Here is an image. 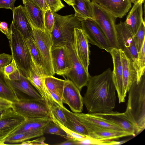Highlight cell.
<instances>
[{"instance_id":"obj_3","label":"cell","mask_w":145,"mask_h":145,"mask_svg":"<svg viewBox=\"0 0 145 145\" xmlns=\"http://www.w3.org/2000/svg\"><path fill=\"white\" fill-rule=\"evenodd\" d=\"M9 29L10 34L8 39L12 58L20 72L27 77L33 62L25 39L12 23Z\"/></svg>"},{"instance_id":"obj_34","label":"cell","mask_w":145,"mask_h":145,"mask_svg":"<svg viewBox=\"0 0 145 145\" xmlns=\"http://www.w3.org/2000/svg\"><path fill=\"white\" fill-rule=\"evenodd\" d=\"M145 41L140 51L138 52L137 59L134 63V67L137 72V82L140 80L142 76L145 73Z\"/></svg>"},{"instance_id":"obj_27","label":"cell","mask_w":145,"mask_h":145,"mask_svg":"<svg viewBox=\"0 0 145 145\" xmlns=\"http://www.w3.org/2000/svg\"><path fill=\"white\" fill-rule=\"evenodd\" d=\"M51 120L44 118L25 119L24 121L14 130L9 135L19 133L42 129Z\"/></svg>"},{"instance_id":"obj_17","label":"cell","mask_w":145,"mask_h":145,"mask_svg":"<svg viewBox=\"0 0 145 145\" xmlns=\"http://www.w3.org/2000/svg\"><path fill=\"white\" fill-rule=\"evenodd\" d=\"M13 18L12 23L25 39L32 38V27L24 6L20 5L12 10Z\"/></svg>"},{"instance_id":"obj_51","label":"cell","mask_w":145,"mask_h":145,"mask_svg":"<svg viewBox=\"0 0 145 145\" xmlns=\"http://www.w3.org/2000/svg\"><path fill=\"white\" fill-rule=\"evenodd\" d=\"M139 2L143 3L144 1L145 0H138Z\"/></svg>"},{"instance_id":"obj_21","label":"cell","mask_w":145,"mask_h":145,"mask_svg":"<svg viewBox=\"0 0 145 145\" xmlns=\"http://www.w3.org/2000/svg\"><path fill=\"white\" fill-rule=\"evenodd\" d=\"M99 115L120 127L125 132L136 135L134 125L125 116L124 112L120 113L113 111L103 113L94 114Z\"/></svg>"},{"instance_id":"obj_33","label":"cell","mask_w":145,"mask_h":145,"mask_svg":"<svg viewBox=\"0 0 145 145\" xmlns=\"http://www.w3.org/2000/svg\"><path fill=\"white\" fill-rule=\"evenodd\" d=\"M46 103L49 109L51 117L54 118L64 125L66 123L65 116L60 106L51 96Z\"/></svg>"},{"instance_id":"obj_37","label":"cell","mask_w":145,"mask_h":145,"mask_svg":"<svg viewBox=\"0 0 145 145\" xmlns=\"http://www.w3.org/2000/svg\"><path fill=\"white\" fill-rule=\"evenodd\" d=\"M51 120L63 129L71 138L80 141L89 137L75 132L69 129L62 124L59 121L53 117H51Z\"/></svg>"},{"instance_id":"obj_12","label":"cell","mask_w":145,"mask_h":145,"mask_svg":"<svg viewBox=\"0 0 145 145\" xmlns=\"http://www.w3.org/2000/svg\"><path fill=\"white\" fill-rule=\"evenodd\" d=\"M72 46L77 57L86 70L88 72L90 54L89 42L82 28H74Z\"/></svg>"},{"instance_id":"obj_24","label":"cell","mask_w":145,"mask_h":145,"mask_svg":"<svg viewBox=\"0 0 145 145\" xmlns=\"http://www.w3.org/2000/svg\"><path fill=\"white\" fill-rule=\"evenodd\" d=\"M133 3L124 22L133 36L136 34L142 22L144 20L143 18L142 3L138 0Z\"/></svg>"},{"instance_id":"obj_13","label":"cell","mask_w":145,"mask_h":145,"mask_svg":"<svg viewBox=\"0 0 145 145\" xmlns=\"http://www.w3.org/2000/svg\"><path fill=\"white\" fill-rule=\"evenodd\" d=\"M25 120L12 108H9L2 115L0 118V145L6 144V138Z\"/></svg>"},{"instance_id":"obj_43","label":"cell","mask_w":145,"mask_h":145,"mask_svg":"<svg viewBox=\"0 0 145 145\" xmlns=\"http://www.w3.org/2000/svg\"><path fill=\"white\" fill-rule=\"evenodd\" d=\"M27 1L39 6L45 11L49 9L45 0H22L23 4H24Z\"/></svg>"},{"instance_id":"obj_8","label":"cell","mask_w":145,"mask_h":145,"mask_svg":"<svg viewBox=\"0 0 145 145\" xmlns=\"http://www.w3.org/2000/svg\"><path fill=\"white\" fill-rule=\"evenodd\" d=\"M115 27L119 49L134 63L137 59L138 52L133 35L124 22L116 24Z\"/></svg>"},{"instance_id":"obj_14","label":"cell","mask_w":145,"mask_h":145,"mask_svg":"<svg viewBox=\"0 0 145 145\" xmlns=\"http://www.w3.org/2000/svg\"><path fill=\"white\" fill-rule=\"evenodd\" d=\"M110 53L112 56L113 65V69L112 71L113 80L119 103H123L125 101L126 94L123 89V67L120 49L112 48Z\"/></svg>"},{"instance_id":"obj_1","label":"cell","mask_w":145,"mask_h":145,"mask_svg":"<svg viewBox=\"0 0 145 145\" xmlns=\"http://www.w3.org/2000/svg\"><path fill=\"white\" fill-rule=\"evenodd\" d=\"M86 86L83 100L88 113H103L113 111L116 106V90L110 68L100 74L89 75Z\"/></svg>"},{"instance_id":"obj_20","label":"cell","mask_w":145,"mask_h":145,"mask_svg":"<svg viewBox=\"0 0 145 145\" xmlns=\"http://www.w3.org/2000/svg\"><path fill=\"white\" fill-rule=\"evenodd\" d=\"M45 74L33 62L31 69L26 78L46 103L51 95L45 84L44 76Z\"/></svg>"},{"instance_id":"obj_15","label":"cell","mask_w":145,"mask_h":145,"mask_svg":"<svg viewBox=\"0 0 145 145\" xmlns=\"http://www.w3.org/2000/svg\"><path fill=\"white\" fill-rule=\"evenodd\" d=\"M80 91L70 80L65 79L62 96L63 103L68 105L72 112H82L83 109V97Z\"/></svg>"},{"instance_id":"obj_52","label":"cell","mask_w":145,"mask_h":145,"mask_svg":"<svg viewBox=\"0 0 145 145\" xmlns=\"http://www.w3.org/2000/svg\"><path fill=\"white\" fill-rule=\"evenodd\" d=\"M138 0H131L132 3H134Z\"/></svg>"},{"instance_id":"obj_40","label":"cell","mask_w":145,"mask_h":145,"mask_svg":"<svg viewBox=\"0 0 145 145\" xmlns=\"http://www.w3.org/2000/svg\"><path fill=\"white\" fill-rule=\"evenodd\" d=\"M18 69L16 63L14 59H12L11 62L3 68L4 73L6 78L14 73Z\"/></svg>"},{"instance_id":"obj_45","label":"cell","mask_w":145,"mask_h":145,"mask_svg":"<svg viewBox=\"0 0 145 145\" xmlns=\"http://www.w3.org/2000/svg\"><path fill=\"white\" fill-rule=\"evenodd\" d=\"M0 31L5 34L7 38H8L10 32L8 25L7 22H0Z\"/></svg>"},{"instance_id":"obj_18","label":"cell","mask_w":145,"mask_h":145,"mask_svg":"<svg viewBox=\"0 0 145 145\" xmlns=\"http://www.w3.org/2000/svg\"><path fill=\"white\" fill-rule=\"evenodd\" d=\"M112 15L116 18L126 15L131 7V0H91Z\"/></svg>"},{"instance_id":"obj_25","label":"cell","mask_w":145,"mask_h":145,"mask_svg":"<svg viewBox=\"0 0 145 145\" xmlns=\"http://www.w3.org/2000/svg\"><path fill=\"white\" fill-rule=\"evenodd\" d=\"M89 137L101 141L110 140L129 136L133 134L124 131L106 129H94L88 131Z\"/></svg>"},{"instance_id":"obj_7","label":"cell","mask_w":145,"mask_h":145,"mask_svg":"<svg viewBox=\"0 0 145 145\" xmlns=\"http://www.w3.org/2000/svg\"><path fill=\"white\" fill-rule=\"evenodd\" d=\"M33 27L32 39L40 52L46 74L54 76L52 67L51 50L52 42L50 33L46 31H42Z\"/></svg>"},{"instance_id":"obj_10","label":"cell","mask_w":145,"mask_h":145,"mask_svg":"<svg viewBox=\"0 0 145 145\" xmlns=\"http://www.w3.org/2000/svg\"><path fill=\"white\" fill-rule=\"evenodd\" d=\"M82 29L85 33L89 43L110 53L112 48L103 31L93 20L87 19L81 22Z\"/></svg>"},{"instance_id":"obj_6","label":"cell","mask_w":145,"mask_h":145,"mask_svg":"<svg viewBox=\"0 0 145 145\" xmlns=\"http://www.w3.org/2000/svg\"><path fill=\"white\" fill-rule=\"evenodd\" d=\"M93 20L100 28L112 48L119 49L115 27L116 18L97 4L92 3Z\"/></svg>"},{"instance_id":"obj_11","label":"cell","mask_w":145,"mask_h":145,"mask_svg":"<svg viewBox=\"0 0 145 145\" xmlns=\"http://www.w3.org/2000/svg\"><path fill=\"white\" fill-rule=\"evenodd\" d=\"M72 57V65L71 68L64 77L72 81L81 91L86 86L89 74L77 57L74 52L72 44L69 46Z\"/></svg>"},{"instance_id":"obj_4","label":"cell","mask_w":145,"mask_h":145,"mask_svg":"<svg viewBox=\"0 0 145 145\" xmlns=\"http://www.w3.org/2000/svg\"><path fill=\"white\" fill-rule=\"evenodd\" d=\"M53 14L55 23L50 33L52 47L72 44L74 29L82 28L81 21L74 14L62 16L55 12Z\"/></svg>"},{"instance_id":"obj_39","label":"cell","mask_w":145,"mask_h":145,"mask_svg":"<svg viewBox=\"0 0 145 145\" xmlns=\"http://www.w3.org/2000/svg\"><path fill=\"white\" fill-rule=\"evenodd\" d=\"M49 8L53 13L56 12L61 8L65 7V6L61 0H45Z\"/></svg>"},{"instance_id":"obj_28","label":"cell","mask_w":145,"mask_h":145,"mask_svg":"<svg viewBox=\"0 0 145 145\" xmlns=\"http://www.w3.org/2000/svg\"><path fill=\"white\" fill-rule=\"evenodd\" d=\"M72 1L74 14L81 22L87 19L93 20V4L90 0H72Z\"/></svg>"},{"instance_id":"obj_36","label":"cell","mask_w":145,"mask_h":145,"mask_svg":"<svg viewBox=\"0 0 145 145\" xmlns=\"http://www.w3.org/2000/svg\"><path fill=\"white\" fill-rule=\"evenodd\" d=\"M133 39L138 52L140 50L143 43L145 41V25L144 21H143L136 34L133 36Z\"/></svg>"},{"instance_id":"obj_22","label":"cell","mask_w":145,"mask_h":145,"mask_svg":"<svg viewBox=\"0 0 145 145\" xmlns=\"http://www.w3.org/2000/svg\"><path fill=\"white\" fill-rule=\"evenodd\" d=\"M120 51L123 67V89L126 94L131 85L137 81V74L132 61L122 50L120 49Z\"/></svg>"},{"instance_id":"obj_9","label":"cell","mask_w":145,"mask_h":145,"mask_svg":"<svg viewBox=\"0 0 145 145\" xmlns=\"http://www.w3.org/2000/svg\"><path fill=\"white\" fill-rule=\"evenodd\" d=\"M70 45L52 47V61L54 72L55 74L64 77L72 67Z\"/></svg>"},{"instance_id":"obj_46","label":"cell","mask_w":145,"mask_h":145,"mask_svg":"<svg viewBox=\"0 0 145 145\" xmlns=\"http://www.w3.org/2000/svg\"><path fill=\"white\" fill-rule=\"evenodd\" d=\"M13 103L0 97V106L12 108Z\"/></svg>"},{"instance_id":"obj_38","label":"cell","mask_w":145,"mask_h":145,"mask_svg":"<svg viewBox=\"0 0 145 145\" xmlns=\"http://www.w3.org/2000/svg\"><path fill=\"white\" fill-rule=\"evenodd\" d=\"M44 20L45 30L50 33L55 23V19L53 13L50 8L45 12Z\"/></svg>"},{"instance_id":"obj_19","label":"cell","mask_w":145,"mask_h":145,"mask_svg":"<svg viewBox=\"0 0 145 145\" xmlns=\"http://www.w3.org/2000/svg\"><path fill=\"white\" fill-rule=\"evenodd\" d=\"M6 78L7 82L14 91L18 99L22 97L23 94L26 95L31 98L43 99L39 93L33 87L27 78L21 73L19 78L16 80H11Z\"/></svg>"},{"instance_id":"obj_30","label":"cell","mask_w":145,"mask_h":145,"mask_svg":"<svg viewBox=\"0 0 145 145\" xmlns=\"http://www.w3.org/2000/svg\"><path fill=\"white\" fill-rule=\"evenodd\" d=\"M0 97L12 103L18 100L15 92L7 81L3 68L0 69Z\"/></svg>"},{"instance_id":"obj_49","label":"cell","mask_w":145,"mask_h":145,"mask_svg":"<svg viewBox=\"0 0 145 145\" xmlns=\"http://www.w3.org/2000/svg\"><path fill=\"white\" fill-rule=\"evenodd\" d=\"M9 108L7 107L0 106V118L2 115Z\"/></svg>"},{"instance_id":"obj_5","label":"cell","mask_w":145,"mask_h":145,"mask_svg":"<svg viewBox=\"0 0 145 145\" xmlns=\"http://www.w3.org/2000/svg\"><path fill=\"white\" fill-rule=\"evenodd\" d=\"M12 108L25 119L44 118L51 120L49 109L43 99L20 98L13 103Z\"/></svg>"},{"instance_id":"obj_31","label":"cell","mask_w":145,"mask_h":145,"mask_svg":"<svg viewBox=\"0 0 145 145\" xmlns=\"http://www.w3.org/2000/svg\"><path fill=\"white\" fill-rule=\"evenodd\" d=\"M43 129L10 135L6 139L5 143H21L32 138L42 136L44 134Z\"/></svg>"},{"instance_id":"obj_32","label":"cell","mask_w":145,"mask_h":145,"mask_svg":"<svg viewBox=\"0 0 145 145\" xmlns=\"http://www.w3.org/2000/svg\"><path fill=\"white\" fill-rule=\"evenodd\" d=\"M25 40L33 62L45 74L42 58L34 41L31 38H27Z\"/></svg>"},{"instance_id":"obj_29","label":"cell","mask_w":145,"mask_h":145,"mask_svg":"<svg viewBox=\"0 0 145 145\" xmlns=\"http://www.w3.org/2000/svg\"><path fill=\"white\" fill-rule=\"evenodd\" d=\"M44 82L49 92H53L62 99L65 80L56 78L54 76L45 74L44 76Z\"/></svg>"},{"instance_id":"obj_50","label":"cell","mask_w":145,"mask_h":145,"mask_svg":"<svg viewBox=\"0 0 145 145\" xmlns=\"http://www.w3.org/2000/svg\"><path fill=\"white\" fill-rule=\"evenodd\" d=\"M67 3L69 5L72 6L73 5L72 0H63Z\"/></svg>"},{"instance_id":"obj_23","label":"cell","mask_w":145,"mask_h":145,"mask_svg":"<svg viewBox=\"0 0 145 145\" xmlns=\"http://www.w3.org/2000/svg\"><path fill=\"white\" fill-rule=\"evenodd\" d=\"M30 23L34 28L45 31L44 15L45 11L29 1L24 4Z\"/></svg>"},{"instance_id":"obj_16","label":"cell","mask_w":145,"mask_h":145,"mask_svg":"<svg viewBox=\"0 0 145 145\" xmlns=\"http://www.w3.org/2000/svg\"><path fill=\"white\" fill-rule=\"evenodd\" d=\"M74 113L88 131L89 130L96 128L124 131L118 126L96 114L82 112Z\"/></svg>"},{"instance_id":"obj_41","label":"cell","mask_w":145,"mask_h":145,"mask_svg":"<svg viewBox=\"0 0 145 145\" xmlns=\"http://www.w3.org/2000/svg\"><path fill=\"white\" fill-rule=\"evenodd\" d=\"M46 138L42 136L32 140H27L21 142L20 145H47L49 144L45 142Z\"/></svg>"},{"instance_id":"obj_44","label":"cell","mask_w":145,"mask_h":145,"mask_svg":"<svg viewBox=\"0 0 145 145\" xmlns=\"http://www.w3.org/2000/svg\"><path fill=\"white\" fill-rule=\"evenodd\" d=\"M16 0H0V8H5L12 10L14 8Z\"/></svg>"},{"instance_id":"obj_35","label":"cell","mask_w":145,"mask_h":145,"mask_svg":"<svg viewBox=\"0 0 145 145\" xmlns=\"http://www.w3.org/2000/svg\"><path fill=\"white\" fill-rule=\"evenodd\" d=\"M44 134H49L60 136L66 139L71 138L65 132L52 120L43 129Z\"/></svg>"},{"instance_id":"obj_2","label":"cell","mask_w":145,"mask_h":145,"mask_svg":"<svg viewBox=\"0 0 145 145\" xmlns=\"http://www.w3.org/2000/svg\"><path fill=\"white\" fill-rule=\"evenodd\" d=\"M128 92V99L124 114L134 125L135 134L145 128V74L138 82L131 85Z\"/></svg>"},{"instance_id":"obj_48","label":"cell","mask_w":145,"mask_h":145,"mask_svg":"<svg viewBox=\"0 0 145 145\" xmlns=\"http://www.w3.org/2000/svg\"><path fill=\"white\" fill-rule=\"evenodd\" d=\"M50 94L56 102L60 106H63L62 99L58 95L52 92H49Z\"/></svg>"},{"instance_id":"obj_26","label":"cell","mask_w":145,"mask_h":145,"mask_svg":"<svg viewBox=\"0 0 145 145\" xmlns=\"http://www.w3.org/2000/svg\"><path fill=\"white\" fill-rule=\"evenodd\" d=\"M60 106L66 118V123L64 126L75 132L89 137L87 129L74 113L70 111L64 106Z\"/></svg>"},{"instance_id":"obj_47","label":"cell","mask_w":145,"mask_h":145,"mask_svg":"<svg viewBox=\"0 0 145 145\" xmlns=\"http://www.w3.org/2000/svg\"><path fill=\"white\" fill-rule=\"evenodd\" d=\"M78 141L72 138H68L65 141L55 144H54L59 145H77Z\"/></svg>"},{"instance_id":"obj_42","label":"cell","mask_w":145,"mask_h":145,"mask_svg":"<svg viewBox=\"0 0 145 145\" xmlns=\"http://www.w3.org/2000/svg\"><path fill=\"white\" fill-rule=\"evenodd\" d=\"M11 55L5 53L0 54V69L9 64L12 59Z\"/></svg>"}]
</instances>
